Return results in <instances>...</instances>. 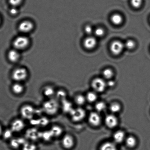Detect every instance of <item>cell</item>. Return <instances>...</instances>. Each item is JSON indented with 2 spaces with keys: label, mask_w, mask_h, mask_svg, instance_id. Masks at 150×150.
<instances>
[{
  "label": "cell",
  "mask_w": 150,
  "mask_h": 150,
  "mask_svg": "<svg viewBox=\"0 0 150 150\" xmlns=\"http://www.w3.org/2000/svg\"><path fill=\"white\" fill-rule=\"evenodd\" d=\"M44 112L49 116H54L60 110V103L56 98L47 99L42 105Z\"/></svg>",
  "instance_id": "6da1fadb"
},
{
  "label": "cell",
  "mask_w": 150,
  "mask_h": 150,
  "mask_svg": "<svg viewBox=\"0 0 150 150\" xmlns=\"http://www.w3.org/2000/svg\"><path fill=\"white\" fill-rule=\"evenodd\" d=\"M36 108L31 105L25 104L20 108V113L22 119L24 120H33L36 114Z\"/></svg>",
  "instance_id": "7a4b0ae2"
},
{
  "label": "cell",
  "mask_w": 150,
  "mask_h": 150,
  "mask_svg": "<svg viewBox=\"0 0 150 150\" xmlns=\"http://www.w3.org/2000/svg\"><path fill=\"white\" fill-rule=\"evenodd\" d=\"M28 75V72L25 68H18L13 71L12 78L15 82L22 83L27 79Z\"/></svg>",
  "instance_id": "3957f363"
},
{
  "label": "cell",
  "mask_w": 150,
  "mask_h": 150,
  "mask_svg": "<svg viewBox=\"0 0 150 150\" xmlns=\"http://www.w3.org/2000/svg\"><path fill=\"white\" fill-rule=\"evenodd\" d=\"M29 44L30 40L28 38L25 36H20L14 39L13 45L14 49L19 51L25 49Z\"/></svg>",
  "instance_id": "277c9868"
},
{
  "label": "cell",
  "mask_w": 150,
  "mask_h": 150,
  "mask_svg": "<svg viewBox=\"0 0 150 150\" xmlns=\"http://www.w3.org/2000/svg\"><path fill=\"white\" fill-rule=\"evenodd\" d=\"M71 120L75 122L81 121L86 115L85 110L81 107L74 108L69 113Z\"/></svg>",
  "instance_id": "5b68a950"
},
{
  "label": "cell",
  "mask_w": 150,
  "mask_h": 150,
  "mask_svg": "<svg viewBox=\"0 0 150 150\" xmlns=\"http://www.w3.org/2000/svg\"><path fill=\"white\" fill-rule=\"evenodd\" d=\"M61 141L62 146L67 150L72 149L75 144V138L69 133L65 134L62 135Z\"/></svg>",
  "instance_id": "8992f818"
},
{
  "label": "cell",
  "mask_w": 150,
  "mask_h": 150,
  "mask_svg": "<svg viewBox=\"0 0 150 150\" xmlns=\"http://www.w3.org/2000/svg\"><path fill=\"white\" fill-rule=\"evenodd\" d=\"M25 127L24 120L21 118L14 119L11 122L10 129L14 133H19L24 130Z\"/></svg>",
  "instance_id": "52a82bcc"
},
{
  "label": "cell",
  "mask_w": 150,
  "mask_h": 150,
  "mask_svg": "<svg viewBox=\"0 0 150 150\" xmlns=\"http://www.w3.org/2000/svg\"><path fill=\"white\" fill-rule=\"evenodd\" d=\"M91 86L95 91L101 93L105 90L107 83L103 79L96 78L92 81Z\"/></svg>",
  "instance_id": "ba28073f"
},
{
  "label": "cell",
  "mask_w": 150,
  "mask_h": 150,
  "mask_svg": "<svg viewBox=\"0 0 150 150\" xmlns=\"http://www.w3.org/2000/svg\"><path fill=\"white\" fill-rule=\"evenodd\" d=\"M125 47V44L122 42L115 40L110 45V49L113 54L118 55L122 53Z\"/></svg>",
  "instance_id": "9c48e42d"
},
{
  "label": "cell",
  "mask_w": 150,
  "mask_h": 150,
  "mask_svg": "<svg viewBox=\"0 0 150 150\" xmlns=\"http://www.w3.org/2000/svg\"><path fill=\"white\" fill-rule=\"evenodd\" d=\"M34 25L31 21L25 20L20 23L18 29L21 33H25L31 31Z\"/></svg>",
  "instance_id": "30bf717a"
},
{
  "label": "cell",
  "mask_w": 150,
  "mask_h": 150,
  "mask_svg": "<svg viewBox=\"0 0 150 150\" xmlns=\"http://www.w3.org/2000/svg\"><path fill=\"white\" fill-rule=\"evenodd\" d=\"M56 91L51 86H46L42 89V94L47 99L54 98Z\"/></svg>",
  "instance_id": "8fae6325"
},
{
  "label": "cell",
  "mask_w": 150,
  "mask_h": 150,
  "mask_svg": "<svg viewBox=\"0 0 150 150\" xmlns=\"http://www.w3.org/2000/svg\"><path fill=\"white\" fill-rule=\"evenodd\" d=\"M89 122L92 125L94 126H99L101 123V116L96 112H93L90 113L88 117Z\"/></svg>",
  "instance_id": "7c38bea8"
},
{
  "label": "cell",
  "mask_w": 150,
  "mask_h": 150,
  "mask_svg": "<svg viewBox=\"0 0 150 150\" xmlns=\"http://www.w3.org/2000/svg\"><path fill=\"white\" fill-rule=\"evenodd\" d=\"M11 89L14 94L20 96L24 93L25 91V87L22 83L14 82L11 86Z\"/></svg>",
  "instance_id": "4fadbf2b"
},
{
  "label": "cell",
  "mask_w": 150,
  "mask_h": 150,
  "mask_svg": "<svg viewBox=\"0 0 150 150\" xmlns=\"http://www.w3.org/2000/svg\"><path fill=\"white\" fill-rule=\"evenodd\" d=\"M105 123L108 127L110 129L115 127L118 124L117 118L114 115H109L105 117Z\"/></svg>",
  "instance_id": "5bb4252c"
},
{
  "label": "cell",
  "mask_w": 150,
  "mask_h": 150,
  "mask_svg": "<svg viewBox=\"0 0 150 150\" xmlns=\"http://www.w3.org/2000/svg\"><path fill=\"white\" fill-rule=\"evenodd\" d=\"M97 41L95 38L93 36H89L85 39L83 45L86 49L90 50L93 49L96 46Z\"/></svg>",
  "instance_id": "9a60e30c"
},
{
  "label": "cell",
  "mask_w": 150,
  "mask_h": 150,
  "mask_svg": "<svg viewBox=\"0 0 150 150\" xmlns=\"http://www.w3.org/2000/svg\"><path fill=\"white\" fill-rule=\"evenodd\" d=\"M74 108L72 103L67 99L62 101L60 103V109H62L64 112L69 114Z\"/></svg>",
  "instance_id": "2e32d148"
},
{
  "label": "cell",
  "mask_w": 150,
  "mask_h": 150,
  "mask_svg": "<svg viewBox=\"0 0 150 150\" xmlns=\"http://www.w3.org/2000/svg\"><path fill=\"white\" fill-rule=\"evenodd\" d=\"M26 141L23 138H13L11 140L10 144L12 148L14 149H17L20 146L23 145Z\"/></svg>",
  "instance_id": "e0dca14e"
},
{
  "label": "cell",
  "mask_w": 150,
  "mask_h": 150,
  "mask_svg": "<svg viewBox=\"0 0 150 150\" xmlns=\"http://www.w3.org/2000/svg\"><path fill=\"white\" fill-rule=\"evenodd\" d=\"M50 130L52 132L54 138L59 137L62 136V135L63 134V129L62 127L59 125H54Z\"/></svg>",
  "instance_id": "ac0fdd59"
},
{
  "label": "cell",
  "mask_w": 150,
  "mask_h": 150,
  "mask_svg": "<svg viewBox=\"0 0 150 150\" xmlns=\"http://www.w3.org/2000/svg\"><path fill=\"white\" fill-rule=\"evenodd\" d=\"M8 59L12 62H16L19 60L20 57V54L18 51L14 49L10 50L8 54Z\"/></svg>",
  "instance_id": "d6986e66"
},
{
  "label": "cell",
  "mask_w": 150,
  "mask_h": 150,
  "mask_svg": "<svg viewBox=\"0 0 150 150\" xmlns=\"http://www.w3.org/2000/svg\"><path fill=\"white\" fill-rule=\"evenodd\" d=\"M115 142L120 144L123 142L125 139V132L122 131H118L114 134L113 136Z\"/></svg>",
  "instance_id": "ffe728a7"
},
{
  "label": "cell",
  "mask_w": 150,
  "mask_h": 150,
  "mask_svg": "<svg viewBox=\"0 0 150 150\" xmlns=\"http://www.w3.org/2000/svg\"><path fill=\"white\" fill-rule=\"evenodd\" d=\"M53 138V135L50 129L40 132V138L45 142H49Z\"/></svg>",
  "instance_id": "44dd1931"
},
{
  "label": "cell",
  "mask_w": 150,
  "mask_h": 150,
  "mask_svg": "<svg viewBox=\"0 0 150 150\" xmlns=\"http://www.w3.org/2000/svg\"><path fill=\"white\" fill-rule=\"evenodd\" d=\"M100 150H117L114 143L108 142L104 143L101 145Z\"/></svg>",
  "instance_id": "7402d4cb"
},
{
  "label": "cell",
  "mask_w": 150,
  "mask_h": 150,
  "mask_svg": "<svg viewBox=\"0 0 150 150\" xmlns=\"http://www.w3.org/2000/svg\"><path fill=\"white\" fill-rule=\"evenodd\" d=\"M86 97L81 94H78L74 98V102L78 106L83 105L86 101Z\"/></svg>",
  "instance_id": "603a6c76"
},
{
  "label": "cell",
  "mask_w": 150,
  "mask_h": 150,
  "mask_svg": "<svg viewBox=\"0 0 150 150\" xmlns=\"http://www.w3.org/2000/svg\"><path fill=\"white\" fill-rule=\"evenodd\" d=\"M67 93L66 91L63 90H59V91H56V99L60 101H62L63 100H66L67 96Z\"/></svg>",
  "instance_id": "cb8c5ba5"
},
{
  "label": "cell",
  "mask_w": 150,
  "mask_h": 150,
  "mask_svg": "<svg viewBox=\"0 0 150 150\" xmlns=\"http://www.w3.org/2000/svg\"><path fill=\"white\" fill-rule=\"evenodd\" d=\"M22 149L23 150H36L37 146L34 142L26 141L23 145Z\"/></svg>",
  "instance_id": "d4e9b609"
},
{
  "label": "cell",
  "mask_w": 150,
  "mask_h": 150,
  "mask_svg": "<svg viewBox=\"0 0 150 150\" xmlns=\"http://www.w3.org/2000/svg\"><path fill=\"white\" fill-rule=\"evenodd\" d=\"M111 20L112 23L116 25H119L123 21L122 17L118 14H115L112 16Z\"/></svg>",
  "instance_id": "484cf974"
},
{
  "label": "cell",
  "mask_w": 150,
  "mask_h": 150,
  "mask_svg": "<svg viewBox=\"0 0 150 150\" xmlns=\"http://www.w3.org/2000/svg\"><path fill=\"white\" fill-rule=\"evenodd\" d=\"M137 140L134 137L130 136L128 137L126 140L127 146L129 148H133L136 146Z\"/></svg>",
  "instance_id": "4316f807"
},
{
  "label": "cell",
  "mask_w": 150,
  "mask_h": 150,
  "mask_svg": "<svg viewBox=\"0 0 150 150\" xmlns=\"http://www.w3.org/2000/svg\"><path fill=\"white\" fill-rule=\"evenodd\" d=\"M86 98L87 101L90 103L94 102L97 100V96L94 92H90L87 93Z\"/></svg>",
  "instance_id": "83f0119b"
},
{
  "label": "cell",
  "mask_w": 150,
  "mask_h": 150,
  "mask_svg": "<svg viewBox=\"0 0 150 150\" xmlns=\"http://www.w3.org/2000/svg\"><path fill=\"white\" fill-rule=\"evenodd\" d=\"M14 132L11 129H6L4 131L2 136L5 139H10V140L13 138V135Z\"/></svg>",
  "instance_id": "f1b7e54d"
},
{
  "label": "cell",
  "mask_w": 150,
  "mask_h": 150,
  "mask_svg": "<svg viewBox=\"0 0 150 150\" xmlns=\"http://www.w3.org/2000/svg\"><path fill=\"white\" fill-rule=\"evenodd\" d=\"M106 105L105 103L103 102H99L96 104L95 108L96 110L98 112H101L106 110Z\"/></svg>",
  "instance_id": "f546056e"
},
{
  "label": "cell",
  "mask_w": 150,
  "mask_h": 150,
  "mask_svg": "<svg viewBox=\"0 0 150 150\" xmlns=\"http://www.w3.org/2000/svg\"><path fill=\"white\" fill-rule=\"evenodd\" d=\"M121 106L120 104L117 103H113L110 105V110L113 113H117L120 111Z\"/></svg>",
  "instance_id": "4dcf8cb0"
},
{
  "label": "cell",
  "mask_w": 150,
  "mask_h": 150,
  "mask_svg": "<svg viewBox=\"0 0 150 150\" xmlns=\"http://www.w3.org/2000/svg\"><path fill=\"white\" fill-rule=\"evenodd\" d=\"M103 76L106 79H110L112 77L113 72L112 69L107 68L103 71Z\"/></svg>",
  "instance_id": "1f68e13d"
},
{
  "label": "cell",
  "mask_w": 150,
  "mask_h": 150,
  "mask_svg": "<svg viewBox=\"0 0 150 150\" xmlns=\"http://www.w3.org/2000/svg\"><path fill=\"white\" fill-rule=\"evenodd\" d=\"M142 0H130V3L132 6L134 8H138L142 5Z\"/></svg>",
  "instance_id": "d6a6232c"
},
{
  "label": "cell",
  "mask_w": 150,
  "mask_h": 150,
  "mask_svg": "<svg viewBox=\"0 0 150 150\" xmlns=\"http://www.w3.org/2000/svg\"><path fill=\"white\" fill-rule=\"evenodd\" d=\"M124 44L125 47L129 50L133 49L135 47V42L132 40H129L127 41Z\"/></svg>",
  "instance_id": "836d02e7"
},
{
  "label": "cell",
  "mask_w": 150,
  "mask_h": 150,
  "mask_svg": "<svg viewBox=\"0 0 150 150\" xmlns=\"http://www.w3.org/2000/svg\"><path fill=\"white\" fill-rule=\"evenodd\" d=\"M94 33L96 36L97 37H101L104 34V30L101 28H98L94 30Z\"/></svg>",
  "instance_id": "e575fe53"
},
{
  "label": "cell",
  "mask_w": 150,
  "mask_h": 150,
  "mask_svg": "<svg viewBox=\"0 0 150 150\" xmlns=\"http://www.w3.org/2000/svg\"><path fill=\"white\" fill-rule=\"evenodd\" d=\"M23 0H9V3L13 7L17 8L21 5Z\"/></svg>",
  "instance_id": "d590c367"
},
{
  "label": "cell",
  "mask_w": 150,
  "mask_h": 150,
  "mask_svg": "<svg viewBox=\"0 0 150 150\" xmlns=\"http://www.w3.org/2000/svg\"><path fill=\"white\" fill-rule=\"evenodd\" d=\"M85 31L87 34L91 35L93 32L92 27L89 25L86 26L85 28Z\"/></svg>",
  "instance_id": "8d00e7d4"
},
{
  "label": "cell",
  "mask_w": 150,
  "mask_h": 150,
  "mask_svg": "<svg viewBox=\"0 0 150 150\" xmlns=\"http://www.w3.org/2000/svg\"><path fill=\"white\" fill-rule=\"evenodd\" d=\"M10 13L12 15H16L17 14L18 12V10H17V8L16 7H13L10 11Z\"/></svg>",
  "instance_id": "74e56055"
},
{
  "label": "cell",
  "mask_w": 150,
  "mask_h": 150,
  "mask_svg": "<svg viewBox=\"0 0 150 150\" xmlns=\"http://www.w3.org/2000/svg\"><path fill=\"white\" fill-rule=\"evenodd\" d=\"M107 86H108L110 87H113L115 86V83L114 81H108V82L107 83Z\"/></svg>",
  "instance_id": "f35d334b"
},
{
  "label": "cell",
  "mask_w": 150,
  "mask_h": 150,
  "mask_svg": "<svg viewBox=\"0 0 150 150\" xmlns=\"http://www.w3.org/2000/svg\"><path fill=\"white\" fill-rule=\"evenodd\" d=\"M4 131L2 126L0 125V136H1V135H2Z\"/></svg>",
  "instance_id": "ab89813d"
},
{
  "label": "cell",
  "mask_w": 150,
  "mask_h": 150,
  "mask_svg": "<svg viewBox=\"0 0 150 150\" xmlns=\"http://www.w3.org/2000/svg\"><path fill=\"white\" fill-rule=\"evenodd\" d=\"M1 18H0V23H1Z\"/></svg>",
  "instance_id": "60d3db41"
}]
</instances>
